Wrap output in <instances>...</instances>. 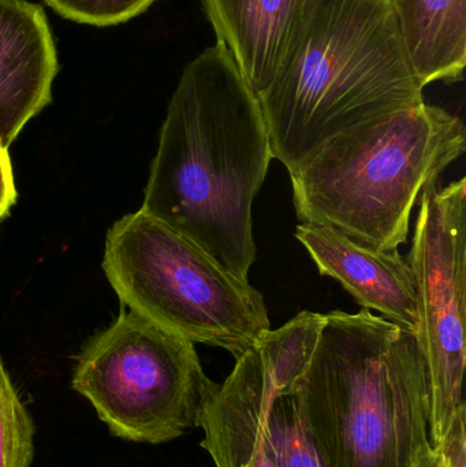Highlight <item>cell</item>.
I'll return each mask as SVG.
<instances>
[{
  "label": "cell",
  "mask_w": 466,
  "mask_h": 467,
  "mask_svg": "<svg viewBox=\"0 0 466 467\" xmlns=\"http://www.w3.org/2000/svg\"><path fill=\"white\" fill-rule=\"evenodd\" d=\"M273 159L259 100L216 43L183 68L141 210L248 280L257 255L252 205Z\"/></svg>",
  "instance_id": "1"
},
{
  "label": "cell",
  "mask_w": 466,
  "mask_h": 467,
  "mask_svg": "<svg viewBox=\"0 0 466 467\" xmlns=\"http://www.w3.org/2000/svg\"><path fill=\"white\" fill-rule=\"evenodd\" d=\"M390 0H306L257 96L273 158L292 172L339 134L424 103Z\"/></svg>",
  "instance_id": "2"
},
{
  "label": "cell",
  "mask_w": 466,
  "mask_h": 467,
  "mask_svg": "<svg viewBox=\"0 0 466 467\" xmlns=\"http://www.w3.org/2000/svg\"><path fill=\"white\" fill-rule=\"evenodd\" d=\"M323 467H412L430 441V391L415 334L363 309L326 315L293 395Z\"/></svg>",
  "instance_id": "3"
},
{
  "label": "cell",
  "mask_w": 466,
  "mask_h": 467,
  "mask_svg": "<svg viewBox=\"0 0 466 467\" xmlns=\"http://www.w3.org/2000/svg\"><path fill=\"white\" fill-rule=\"evenodd\" d=\"M465 148L461 118L426 101L339 134L289 172L297 218L372 249L397 250L424 189Z\"/></svg>",
  "instance_id": "4"
},
{
  "label": "cell",
  "mask_w": 466,
  "mask_h": 467,
  "mask_svg": "<svg viewBox=\"0 0 466 467\" xmlns=\"http://www.w3.org/2000/svg\"><path fill=\"white\" fill-rule=\"evenodd\" d=\"M103 271L123 307L235 359L271 328L257 288L141 208L107 233Z\"/></svg>",
  "instance_id": "5"
},
{
  "label": "cell",
  "mask_w": 466,
  "mask_h": 467,
  "mask_svg": "<svg viewBox=\"0 0 466 467\" xmlns=\"http://www.w3.org/2000/svg\"><path fill=\"white\" fill-rule=\"evenodd\" d=\"M216 386L194 343L123 309L82 348L71 380L117 438L147 444L167 443L197 428L200 409Z\"/></svg>",
  "instance_id": "6"
},
{
  "label": "cell",
  "mask_w": 466,
  "mask_h": 467,
  "mask_svg": "<svg viewBox=\"0 0 466 467\" xmlns=\"http://www.w3.org/2000/svg\"><path fill=\"white\" fill-rule=\"evenodd\" d=\"M407 261L418 301L415 337L429 381L430 441L440 447L466 414V178L424 189Z\"/></svg>",
  "instance_id": "7"
},
{
  "label": "cell",
  "mask_w": 466,
  "mask_h": 467,
  "mask_svg": "<svg viewBox=\"0 0 466 467\" xmlns=\"http://www.w3.org/2000/svg\"><path fill=\"white\" fill-rule=\"evenodd\" d=\"M295 238L308 250L320 275L333 277L363 309L379 310L405 331H418L412 269L399 249H372L328 226L301 223Z\"/></svg>",
  "instance_id": "8"
},
{
  "label": "cell",
  "mask_w": 466,
  "mask_h": 467,
  "mask_svg": "<svg viewBox=\"0 0 466 467\" xmlns=\"http://www.w3.org/2000/svg\"><path fill=\"white\" fill-rule=\"evenodd\" d=\"M57 71V46L43 7L0 0V141L5 147L51 103Z\"/></svg>",
  "instance_id": "9"
},
{
  "label": "cell",
  "mask_w": 466,
  "mask_h": 467,
  "mask_svg": "<svg viewBox=\"0 0 466 467\" xmlns=\"http://www.w3.org/2000/svg\"><path fill=\"white\" fill-rule=\"evenodd\" d=\"M218 43L252 92L262 95L286 57L306 0H202Z\"/></svg>",
  "instance_id": "10"
},
{
  "label": "cell",
  "mask_w": 466,
  "mask_h": 467,
  "mask_svg": "<svg viewBox=\"0 0 466 467\" xmlns=\"http://www.w3.org/2000/svg\"><path fill=\"white\" fill-rule=\"evenodd\" d=\"M405 51L424 88L457 84L466 65V0H390Z\"/></svg>",
  "instance_id": "11"
},
{
  "label": "cell",
  "mask_w": 466,
  "mask_h": 467,
  "mask_svg": "<svg viewBox=\"0 0 466 467\" xmlns=\"http://www.w3.org/2000/svg\"><path fill=\"white\" fill-rule=\"evenodd\" d=\"M326 326V315L304 312L278 329H265L254 348L284 397H293L308 370Z\"/></svg>",
  "instance_id": "12"
},
{
  "label": "cell",
  "mask_w": 466,
  "mask_h": 467,
  "mask_svg": "<svg viewBox=\"0 0 466 467\" xmlns=\"http://www.w3.org/2000/svg\"><path fill=\"white\" fill-rule=\"evenodd\" d=\"M263 449L275 467H323L293 397H276L263 421Z\"/></svg>",
  "instance_id": "13"
},
{
  "label": "cell",
  "mask_w": 466,
  "mask_h": 467,
  "mask_svg": "<svg viewBox=\"0 0 466 467\" xmlns=\"http://www.w3.org/2000/svg\"><path fill=\"white\" fill-rule=\"evenodd\" d=\"M35 425L0 358V467H30Z\"/></svg>",
  "instance_id": "14"
},
{
  "label": "cell",
  "mask_w": 466,
  "mask_h": 467,
  "mask_svg": "<svg viewBox=\"0 0 466 467\" xmlns=\"http://www.w3.org/2000/svg\"><path fill=\"white\" fill-rule=\"evenodd\" d=\"M62 18L96 27L117 26L141 16L156 0H44Z\"/></svg>",
  "instance_id": "15"
},
{
  "label": "cell",
  "mask_w": 466,
  "mask_h": 467,
  "mask_svg": "<svg viewBox=\"0 0 466 467\" xmlns=\"http://www.w3.org/2000/svg\"><path fill=\"white\" fill-rule=\"evenodd\" d=\"M16 202V180L8 148L0 141V219L10 215L11 207Z\"/></svg>",
  "instance_id": "16"
},
{
  "label": "cell",
  "mask_w": 466,
  "mask_h": 467,
  "mask_svg": "<svg viewBox=\"0 0 466 467\" xmlns=\"http://www.w3.org/2000/svg\"><path fill=\"white\" fill-rule=\"evenodd\" d=\"M465 439L464 428H459L440 446L442 451V467H466Z\"/></svg>",
  "instance_id": "17"
},
{
  "label": "cell",
  "mask_w": 466,
  "mask_h": 467,
  "mask_svg": "<svg viewBox=\"0 0 466 467\" xmlns=\"http://www.w3.org/2000/svg\"><path fill=\"white\" fill-rule=\"evenodd\" d=\"M412 467H442V451L431 443L423 447L416 455Z\"/></svg>",
  "instance_id": "18"
},
{
  "label": "cell",
  "mask_w": 466,
  "mask_h": 467,
  "mask_svg": "<svg viewBox=\"0 0 466 467\" xmlns=\"http://www.w3.org/2000/svg\"><path fill=\"white\" fill-rule=\"evenodd\" d=\"M2 222H3L2 219H0V223H2Z\"/></svg>",
  "instance_id": "19"
}]
</instances>
